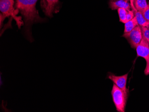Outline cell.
Listing matches in <instances>:
<instances>
[{
  "mask_svg": "<svg viewBox=\"0 0 149 112\" xmlns=\"http://www.w3.org/2000/svg\"><path fill=\"white\" fill-rule=\"evenodd\" d=\"M118 13L119 20L120 22L123 23L127 22L126 21V16H127L128 11L123 8H120L118 10Z\"/></svg>",
  "mask_w": 149,
  "mask_h": 112,
  "instance_id": "12",
  "label": "cell"
},
{
  "mask_svg": "<svg viewBox=\"0 0 149 112\" xmlns=\"http://www.w3.org/2000/svg\"><path fill=\"white\" fill-rule=\"evenodd\" d=\"M38 0H16V8L21 13L24 19V33L27 38L32 41L31 27L33 24L42 22L44 19L40 17L36 8Z\"/></svg>",
  "mask_w": 149,
  "mask_h": 112,
  "instance_id": "1",
  "label": "cell"
},
{
  "mask_svg": "<svg viewBox=\"0 0 149 112\" xmlns=\"http://www.w3.org/2000/svg\"><path fill=\"white\" fill-rule=\"evenodd\" d=\"M13 0H0V22H1V29L2 28V23L6 17H10L12 22L13 19L16 22L17 25L19 29L24 25V22L22 20V17L18 16L19 10L14 7Z\"/></svg>",
  "mask_w": 149,
  "mask_h": 112,
  "instance_id": "2",
  "label": "cell"
},
{
  "mask_svg": "<svg viewBox=\"0 0 149 112\" xmlns=\"http://www.w3.org/2000/svg\"><path fill=\"white\" fill-rule=\"evenodd\" d=\"M58 0H42L41 3L42 9L44 14L48 17H52L55 12L56 6Z\"/></svg>",
  "mask_w": 149,
  "mask_h": 112,
  "instance_id": "7",
  "label": "cell"
},
{
  "mask_svg": "<svg viewBox=\"0 0 149 112\" xmlns=\"http://www.w3.org/2000/svg\"></svg>",
  "mask_w": 149,
  "mask_h": 112,
  "instance_id": "18",
  "label": "cell"
},
{
  "mask_svg": "<svg viewBox=\"0 0 149 112\" xmlns=\"http://www.w3.org/2000/svg\"><path fill=\"white\" fill-rule=\"evenodd\" d=\"M145 19L149 22V2L148 3L147 7L142 13Z\"/></svg>",
  "mask_w": 149,
  "mask_h": 112,
  "instance_id": "14",
  "label": "cell"
},
{
  "mask_svg": "<svg viewBox=\"0 0 149 112\" xmlns=\"http://www.w3.org/2000/svg\"><path fill=\"white\" fill-rule=\"evenodd\" d=\"M136 49L137 56L143 58L146 61L144 74L146 76H148L149 75V44L148 41L143 36Z\"/></svg>",
  "mask_w": 149,
  "mask_h": 112,
  "instance_id": "4",
  "label": "cell"
},
{
  "mask_svg": "<svg viewBox=\"0 0 149 112\" xmlns=\"http://www.w3.org/2000/svg\"><path fill=\"white\" fill-rule=\"evenodd\" d=\"M143 35L148 41H149V27L141 26Z\"/></svg>",
  "mask_w": 149,
  "mask_h": 112,
  "instance_id": "13",
  "label": "cell"
},
{
  "mask_svg": "<svg viewBox=\"0 0 149 112\" xmlns=\"http://www.w3.org/2000/svg\"><path fill=\"white\" fill-rule=\"evenodd\" d=\"M122 36L127 39L132 48L136 49L143 38L141 26L138 25L130 32L124 33Z\"/></svg>",
  "mask_w": 149,
  "mask_h": 112,
  "instance_id": "5",
  "label": "cell"
},
{
  "mask_svg": "<svg viewBox=\"0 0 149 112\" xmlns=\"http://www.w3.org/2000/svg\"><path fill=\"white\" fill-rule=\"evenodd\" d=\"M109 6L112 10H118L120 8L125 9L127 11L131 10L130 3L128 0H117L114 1H110Z\"/></svg>",
  "mask_w": 149,
  "mask_h": 112,
  "instance_id": "9",
  "label": "cell"
},
{
  "mask_svg": "<svg viewBox=\"0 0 149 112\" xmlns=\"http://www.w3.org/2000/svg\"><path fill=\"white\" fill-rule=\"evenodd\" d=\"M139 25L137 19L135 17L132 20L125 23V29L124 33H128L132 31L134 28Z\"/></svg>",
  "mask_w": 149,
  "mask_h": 112,
  "instance_id": "10",
  "label": "cell"
},
{
  "mask_svg": "<svg viewBox=\"0 0 149 112\" xmlns=\"http://www.w3.org/2000/svg\"><path fill=\"white\" fill-rule=\"evenodd\" d=\"M128 74L129 73H128L123 76H118L114 74H109L108 75V78L118 87L123 90L125 93L129 94V89L126 87Z\"/></svg>",
  "mask_w": 149,
  "mask_h": 112,
  "instance_id": "6",
  "label": "cell"
},
{
  "mask_svg": "<svg viewBox=\"0 0 149 112\" xmlns=\"http://www.w3.org/2000/svg\"><path fill=\"white\" fill-rule=\"evenodd\" d=\"M111 95L117 111L119 112H125L128 94L125 93L123 90L113 83L111 91Z\"/></svg>",
  "mask_w": 149,
  "mask_h": 112,
  "instance_id": "3",
  "label": "cell"
},
{
  "mask_svg": "<svg viewBox=\"0 0 149 112\" xmlns=\"http://www.w3.org/2000/svg\"><path fill=\"white\" fill-rule=\"evenodd\" d=\"M148 42H149V41H148Z\"/></svg>",
  "mask_w": 149,
  "mask_h": 112,
  "instance_id": "17",
  "label": "cell"
},
{
  "mask_svg": "<svg viewBox=\"0 0 149 112\" xmlns=\"http://www.w3.org/2000/svg\"><path fill=\"white\" fill-rule=\"evenodd\" d=\"M134 17V12H133L132 10L128 11L127 16H126V21H127V22L132 20Z\"/></svg>",
  "mask_w": 149,
  "mask_h": 112,
  "instance_id": "15",
  "label": "cell"
},
{
  "mask_svg": "<svg viewBox=\"0 0 149 112\" xmlns=\"http://www.w3.org/2000/svg\"><path fill=\"white\" fill-rule=\"evenodd\" d=\"M112 1H117V0H112ZM128 1H129V0H128Z\"/></svg>",
  "mask_w": 149,
  "mask_h": 112,
  "instance_id": "16",
  "label": "cell"
},
{
  "mask_svg": "<svg viewBox=\"0 0 149 112\" xmlns=\"http://www.w3.org/2000/svg\"><path fill=\"white\" fill-rule=\"evenodd\" d=\"M133 1H134V0H130L131 10H132L134 12L135 17H136L137 21H138V24L141 26L149 27V22H148L145 19L142 13L139 11L135 8L134 6Z\"/></svg>",
  "mask_w": 149,
  "mask_h": 112,
  "instance_id": "8",
  "label": "cell"
},
{
  "mask_svg": "<svg viewBox=\"0 0 149 112\" xmlns=\"http://www.w3.org/2000/svg\"><path fill=\"white\" fill-rule=\"evenodd\" d=\"M133 2L135 8L142 13L146 9L148 5L146 0H134Z\"/></svg>",
  "mask_w": 149,
  "mask_h": 112,
  "instance_id": "11",
  "label": "cell"
}]
</instances>
